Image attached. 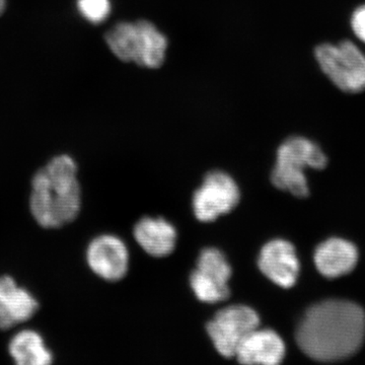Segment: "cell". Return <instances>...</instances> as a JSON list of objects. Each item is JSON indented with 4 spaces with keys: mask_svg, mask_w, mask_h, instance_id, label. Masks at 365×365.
<instances>
[{
    "mask_svg": "<svg viewBox=\"0 0 365 365\" xmlns=\"http://www.w3.org/2000/svg\"><path fill=\"white\" fill-rule=\"evenodd\" d=\"M295 337L300 349L318 361L349 359L364 341V309L348 300H324L307 309Z\"/></svg>",
    "mask_w": 365,
    "mask_h": 365,
    "instance_id": "obj_1",
    "label": "cell"
},
{
    "mask_svg": "<svg viewBox=\"0 0 365 365\" xmlns=\"http://www.w3.org/2000/svg\"><path fill=\"white\" fill-rule=\"evenodd\" d=\"M78 170L73 158L61 155L34 175L29 206L40 227L60 228L76 220L81 208Z\"/></svg>",
    "mask_w": 365,
    "mask_h": 365,
    "instance_id": "obj_2",
    "label": "cell"
},
{
    "mask_svg": "<svg viewBox=\"0 0 365 365\" xmlns=\"http://www.w3.org/2000/svg\"><path fill=\"white\" fill-rule=\"evenodd\" d=\"M327 163L325 153L313 140L302 136L289 137L278 148L271 181L276 188L304 198L309 194L304 169L323 170Z\"/></svg>",
    "mask_w": 365,
    "mask_h": 365,
    "instance_id": "obj_3",
    "label": "cell"
},
{
    "mask_svg": "<svg viewBox=\"0 0 365 365\" xmlns=\"http://www.w3.org/2000/svg\"><path fill=\"white\" fill-rule=\"evenodd\" d=\"M106 42L122 61L153 69L163 66L168 48L167 38L148 21L117 24L106 34Z\"/></svg>",
    "mask_w": 365,
    "mask_h": 365,
    "instance_id": "obj_4",
    "label": "cell"
},
{
    "mask_svg": "<svg viewBox=\"0 0 365 365\" xmlns=\"http://www.w3.org/2000/svg\"><path fill=\"white\" fill-rule=\"evenodd\" d=\"M314 58L338 90L352 95L365 91V53L356 43H322L314 49Z\"/></svg>",
    "mask_w": 365,
    "mask_h": 365,
    "instance_id": "obj_5",
    "label": "cell"
},
{
    "mask_svg": "<svg viewBox=\"0 0 365 365\" xmlns=\"http://www.w3.org/2000/svg\"><path fill=\"white\" fill-rule=\"evenodd\" d=\"M259 326L260 317L254 309L237 304L218 312L206 330L218 353L225 359H232L245 338Z\"/></svg>",
    "mask_w": 365,
    "mask_h": 365,
    "instance_id": "obj_6",
    "label": "cell"
},
{
    "mask_svg": "<svg viewBox=\"0 0 365 365\" xmlns=\"http://www.w3.org/2000/svg\"><path fill=\"white\" fill-rule=\"evenodd\" d=\"M240 196L239 187L230 175L213 170L206 175L203 184L194 194V215L199 222H215L237 205Z\"/></svg>",
    "mask_w": 365,
    "mask_h": 365,
    "instance_id": "obj_7",
    "label": "cell"
},
{
    "mask_svg": "<svg viewBox=\"0 0 365 365\" xmlns=\"http://www.w3.org/2000/svg\"><path fill=\"white\" fill-rule=\"evenodd\" d=\"M86 262L98 277L112 282L121 280L128 271V249L116 235H98L88 245Z\"/></svg>",
    "mask_w": 365,
    "mask_h": 365,
    "instance_id": "obj_8",
    "label": "cell"
},
{
    "mask_svg": "<svg viewBox=\"0 0 365 365\" xmlns=\"http://www.w3.org/2000/svg\"><path fill=\"white\" fill-rule=\"evenodd\" d=\"M258 266L261 272L283 288L294 287L299 278V261L294 245L284 240H273L262 248Z\"/></svg>",
    "mask_w": 365,
    "mask_h": 365,
    "instance_id": "obj_9",
    "label": "cell"
},
{
    "mask_svg": "<svg viewBox=\"0 0 365 365\" xmlns=\"http://www.w3.org/2000/svg\"><path fill=\"white\" fill-rule=\"evenodd\" d=\"M37 299L19 287L11 276L0 277V330H9L26 323L39 311Z\"/></svg>",
    "mask_w": 365,
    "mask_h": 365,
    "instance_id": "obj_10",
    "label": "cell"
},
{
    "mask_svg": "<svg viewBox=\"0 0 365 365\" xmlns=\"http://www.w3.org/2000/svg\"><path fill=\"white\" fill-rule=\"evenodd\" d=\"M285 345L277 333L257 328L237 348L235 356L242 364H279L284 359Z\"/></svg>",
    "mask_w": 365,
    "mask_h": 365,
    "instance_id": "obj_11",
    "label": "cell"
},
{
    "mask_svg": "<svg viewBox=\"0 0 365 365\" xmlns=\"http://www.w3.org/2000/svg\"><path fill=\"white\" fill-rule=\"evenodd\" d=\"M314 260L322 275L336 278L351 272L359 260V252L352 242L330 239L317 248Z\"/></svg>",
    "mask_w": 365,
    "mask_h": 365,
    "instance_id": "obj_12",
    "label": "cell"
},
{
    "mask_svg": "<svg viewBox=\"0 0 365 365\" xmlns=\"http://www.w3.org/2000/svg\"><path fill=\"white\" fill-rule=\"evenodd\" d=\"M133 235L146 253L158 258L168 256L176 247V228L163 218H143L136 223Z\"/></svg>",
    "mask_w": 365,
    "mask_h": 365,
    "instance_id": "obj_13",
    "label": "cell"
},
{
    "mask_svg": "<svg viewBox=\"0 0 365 365\" xmlns=\"http://www.w3.org/2000/svg\"><path fill=\"white\" fill-rule=\"evenodd\" d=\"M9 353L19 365H48L54 359L42 336L34 330L16 334L9 342Z\"/></svg>",
    "mask_w": 365,
    "mask_h": 365,
    "instance_id": "obj_14",
    "label": "cell"
},
{
    "mask_svg": "<svg viewBox=\"0 0 365 365\" xmlns=\"http://www.w3.org/2000/svg\"><path fill=\"white\" fill-rule=\"evenodd\" d=\"M197 270L220 284L228 285L232 277V267L227 257L215 248H206L199 255Z\"/></svg>",
    "mask_w": 365,
    "mask_h": 365,
    "instance_id": "obj_15",
    "label": "cell"
},
{
    "mask_svg": "<svg viewBox=\"0 0 365 365\" xmlns=\"http://www.w3.org/2000/svg\"><path fill=\"white\" fill-rule=\"evenodd\" d=\"M190 285L197 299L205 304H217L230 297L228 285L220 284L197 269L190 276Z\"/></svg>",
    "mask_w": 365,
    "mask_h": 365,
    "instance_id": "obj_16",
    "label": "cell"
},
{
    "mask_svg": "<svg viewBox=\"0 0 365 365\" xmlns=\"http://www.w3.org/2000/svg\"><path fill=\"white\" fill-rule=\"evenodd\" d=\"M78 9L91 23L101 24L111 13V4L110 0H78Z\"/></svg>",
    "mask_w": 365,
    "mask_h": 365,
    "instance_id": "obj_17",
    "label": "cell"
},
{
    "mask_svg": "<svg viewBox=\"0 0 365 365\" xmlns=\"http://www.w3.org/2000/svg\"><path fill=\"white\" fill-rule=\"evenodd\" d=\"M349 24L356 39L365 45V4L354 9Z\"/></svg>",
    "mask_w": 365,
    "mask_h": 365,
    "instance_id": "obj_18",
    "label": "cell"
},
{
    "mask_svg": "<svg viewBox=\"0 0 365 365\" xmlns=\"http://www.w3.org/2000/svg\"><path fill=\"white\" fill-rule=\"evenodd\" d=\"M6 6V0H0V16L4 13Z\"/></svg>",
    "mask_w": 365,
    "mask_h": 365,
    "instance_id": "obj_19",
    "label": "cell"
}]
</instances>
